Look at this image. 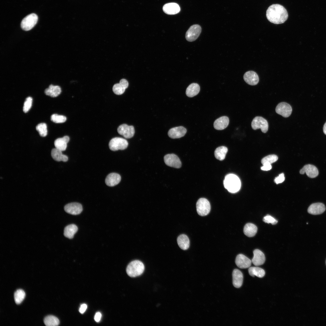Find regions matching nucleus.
Segmentation results:
<instances>
[{
	"label": "nucleus",
	"mask_w": 326,
	"mask_h": 326,
	"mask_svg": "<svg viewBox=\"0 0 326 326\" xmlns=\"http://www.w3.org/2000/svg\"><path fill=\"white\" fill-rule=\"evenodd\" d=\"M266 16L271 23L279 24L284 23L287 19L288 14L283 6L278 4L269 6L266 11Z\"/></svg>",
	"instance_id": "f257e3e1"
},
{
	"label": "nucleus",
	"mask_w": 326,
	"mask_h": 326,
	"mask_svg": "<svg viewBox=\"0 0 326 326\" xmlns=\"http://www.w3.org/2000/svg\"><path fill=\"white\" fill-rule=\"evenodd\" d=\"M223 184L225 188L231 193L237 192L241 186L239 178L236 175L232 174H229L225 176Z\"/></svg>",
	"instance_id": "f03ea898"
},
{
	"label": "nucleus",
	"mask_w": 326,
	"mask_h": 326,
	"mask_svg": "<svg viewBox=\"0 0 326 326\" xmlns=\"http://www.w3.org/2000/svg\"><path fill=\"white\" fill-rule=\"evenodd\" d=\"M145 269L143 264L139 260H134L130 262L126 269V273L129 276L135 277L142 273Z\"/></svg>",
	"instance_id": "7ed1b4c3"
},
{
	"label": "nucleus",
	"mask_w": 326,
	"mask_h": 326,
	"mask_svg": "<svg viewBox=\"0 0 326 326\" xmlns=\"http://www.w3.org/2000/svg\"><path fill=\"white\" fill-rule=\"evenodd\" d=\"M38 19L37 15L34 13L29 14L22 21L21 23V28L24 30L28 31L31 29L37 24Z\"/></svg>",
	"instance_id": "20e7f679"
},
{
	"label": "nucleus",
	"mask_w": 326,
	"mask_h": 326,
	"mask_svg": "<svg viewBox=\"0 0 326 326\" xmlns=\"http://www.w3.org/2000/svg\"><path fill=\"white\" fill-rule=\"evenodd\" d=\"M196 208L197 213L199 215L204 216L209 213L211 209L210 205L207 199L200 198L197 202Z\"/></svg>",
	"instance_id": "39448f33"
},
{
	"label": "nucleus",
	"mask_w": 326,
	"mask_h": 326,
	"mask_svg": "<svg viewBox=\"0 0 326 326\" xmlns=\"http://www.w3.org/2000/svg\"><path fill=\"white\" fill-rule=\"evenodd\" d=\"M128 145L127 141L126 139L120 137H115L110 141L109 146L110 149L113 151L126 149Z\"/></svg>",
	"instance_id": "423d86ee"
},
{
	"label": "nucleus",
	"mask_w": 326,
	"mask_h": 326,
	"mask_svg": "<svg viewBox=\"0 0 326 326\" xmlns=\"http://www.w3.org/2000/svg\"><path fill=\"white\" fill-rule=\"evenodd\" d=\"M251 126L254 130L260 129L264 133H266L268 130V123L265 119L261 117L257 116L254 117L251 122Z\"/></svg>",
	"instance_id": "0eeeda50"
},
{
	"label": "nucleus",
	"mask_w": 326,
	"mask_h": 326,
	"mask_svg": "<svg viewBox=\"0 0 326 326\" xmlns=\"http://www.w3.org/2000/svg\"><path fill=\"white\" fill-rule=\"evenodd\" d=\"M201 31V28L198 24H194L190 27L186 32L185 37L189 42L196 40L199 37Z\"/></svg>",
	"instance_id": "6e6552de"
},
{
	"label": "nucleus",
	"mask_w": 326,
	"mask_h": 326,
	"mask_svg": "<svg viewBox=\"0 0 326 326\" xmlns=\"http://www.w3.org/2000/svg\"><path fill=\"white\" fill-rule=\"evenodd\" d=\"M164 161L168 166L175 168L181 167V163L178 157L174 154H168L165 156Z\"/></svg>",
	"instance_id": "1a4fd4ad"
},
{
	"label": "nucleus",
	"mask_w": 326,
	"mask_h": 326,
	"mask_svg": "<svg viewBox=\"0 0 326 326\" xmlns=\"http://www.w3.org/2000/svg\"><path fill=\"white\" fill-rule=\"evenodd\" d=\"M275 110L277 114L283 117H287L291 114L292 109L289 104L285 102H282L277 105Z\"/></svg>",
	"instance_id": "9d476101"
},
{
	"label": "nucleus",
	"mask_w": 326,
	"mask_h": 326,
	"mask_svg": "<svg viewBox=\"0 0 326 326\" xmlns=\"http://www.w3.org/2000/svg\"><path fill=\"white\" fill-rule=\"evenodd\" d=\"M117 131L119 134L127 139L132 137L135 133L134 127L126 124L120 125L118 127Z\"/></svg>",
	"instance_id": "9b49d317"
},
{
	"label": "nucleus",
	"mask_w": 326,
	"mask_h": 326,
	"mask_svg": "<svg viewBox=\"0 0 326 326\" xmlns=\"http://www.w3.org/2000/svg\"><path fill=\"white\" fill-rule=\"evenodd\" d=\"M65 211L67 213L73 215L80 214L82 211V205L78 203H72L66 205L64 207Z\"/></svg>",
	"instance_id": "f8f14e48"
},
{
	"label": "nucleus",
	"mask_w": 326,
	"mask_h": 326,
	"mask_svg": "<svg viewBox=\"0 0 326 326\" xmlns=\"http://www.w3.org/2000/svg\"><path fill=\"white\" fill-rule=\"evenodd\" d=\"M299 172L301 174L305 173L308 177L311 178H315L318 174V171L316 167L311 164L304 165L300 170Z\"/></svg>",
	"instance_id": "ddd939ff"
},
{
	"label": "nucleus",
	"mask_w": 326,
	"mask_h": 326,
	"mask_svg": "<svg viewBox=\"0 0 326 326\" xmlns=\"http://www.w3.org/2000/svg\"><path fill=\"white\" fill-rule=\"evenodd\" d=\"M251 261L245 255L239 254L237 255L235 260L236 265L239 268L245 269L250 267Z\"/></svg>",
	"instance_id": "4468645a"
},
{
	"label": "nucleus",
	"mask_w": 326,
	"mask_h": 326,
	"mask_svg": "<svg viewBox=\"0 0 326 326\" xmlns=\"http://www.w3.org/2000/svg\"><path fill=\"white\" fill-rule=\"evenodd\" d=\"M187 132L186 129L183 126L171 129L168 132V136L172 139H177L184 136Z\"/></svg>",
	"instance_id": "2eb2a0df"
},
{
	"label": "nucleus",
	"mask_w": 326,
	"mask_h": 326,
	"mask_svg": "<svg viewBox=\"0 0 326 326\" xmlns=\"http://www.w3.org/2000/svg\"><path fill=\"white\" fill-rule=\"evenodd\" d=\"M243 78L245 82L251 85H255L258 83L259 78L257 73L254 71H250L244 74Z\"/></svg>",
	"instance_id": "dca6fc26"
},
{
	"label": "nucleus",
	"mask_w": 326,
	"mask_h": 326,
	"mask_svg": "<svg viewBox=\"0 0 326 326\" xmlns=\"http://www.w3.org/2000/svg\"><path fill=\"white\" fill-rule=\"evenodd\" d=\"M325 209V206L323 203H315L312 204L309 206L308 209V212L311 214L318 215L323 213Z\"/></svg>",
	"instance_id": "f3484780"
},
{
	"label": "nucleus",
	"mask_w": 326,
	"mask_h": 326,
	"mask_svg": "<svg viewBox=\"0 0 326 326\" xmlns=\"http://www.w3.org/2000/svg\"><path fill=\"white\" fill-rule=\"evenodd\" d=\"M129 85L127 81L125 79L120 80L119 83L115 84L113 87V91L114 94L121 95L123 94Z\"/></svg>",
	"instance_id": "a211bd4d"
},
{
	"label": "nucleus",
	"mask_w": 326,
	"mask_h": 326,
	"mask_svg": "<svg viewBox=\"0 0 326 326\" xmlns=\"http://www.w3.org/2000/svg\"><path fill=\"white\" fill-rule=\"evenodd\" d=\"M254 256L252 262L255 266H258L263 264L265 260V257L264 253L260 250L256 249L253 251Z\"/></svg>",
	"instance_id": "6ab92c4d"
},
{
	"label": "nucleus",
	"mask_w": 326,
	"mask_h": 326,
	"mask_svg": "<svg viewBox=\"0 0 326 326\" xmlns=\"http://www.w3.org/2000/svg\"><path fill=\"white\" fill-rule=\"evenodd\" d=\"M163 10L167 14L173 15L178 13L180 8L178 4L171 2L165 4L163 7Z\"/></svg>",
	"instance_id": "aec40b11"
},
{
	"label": "nucleus",
	"mask_w": 326,
	"mask_h": 326,
	"mask_svg": "<svg viewBox=\"0 0 326 326\" xmlns=\"http://www.w3.org/2000/svg\"><path fill=\"white\" fill-rule=\"evenodd\" d=\"M232 276L234 286L236 288L240 287L242 285L243 279L242 272L238 269H235L233 271Z\"/></svg>",
	"instance_id": "412c9836"
},
{
	"label": "nucleus",
	"mask_w": 326,
	"mask_h": 326,
	"mask_svg": "<svg viewBox=\"0 0 326 326\" xmlns=\"http://www.w3.org/2000/svg\"><path fill=\"white\" fill-rule=\"evenodd\" d=\"M121 177L118 174L112 173L109 174L106 177L105 182L110 187H113L118 184L120 182Z\"/></svg>",
	"instance_id": "4be33fe9"
},
{
	"label": "nucleus",
	"mask_w": 326,
	"mask_h": 326,
	"mask_svg": "<svg viewBox=\"0 0 326 326\" xmlns=\"http://www.w3.org/2000/svg\"><path fill=\"white\" fill-rule=\"evenodd\" d=\"M229 123V119L228 117L225 116L221 117L214 121V127L216 129L222 130L227 127Z\"/></svg>",
	"instance_id": "5701e85b"
},
{
	"label": "nucleus",
	"mask_w": 326,
	"mask_h": 326,
	"mask_svg": "<svg viewBox=\"0 0 326 326\" xmlns=\"http://www.w3.org/2000/svg\"><path fill=\"white\" fill-rule=\"evenodd\" d=\"M69 140V138L68 136H65L63 137L59 138L56 139L54 142L55 146L56 148L62 151L66 150L67 146V143Z\"/></svg>",
	"instance_id": "b1692460"
},
{
	"label": "nucleus",
	"mask_w": 326,
	"mask_h": 326,
	"mask_svg": "<svg viewBox=\"0 0 326 326\" xmlns=\"http://www.w3.org/2000/svg\"><path fill=\"white\" fill-rule=\"evenodd\" d=\"M51 155L52 158L56 161L66 162L68 159V156L62 154V151L56 148L52 149Z\"/></svg>",
	"instance_id": "393cba45"
},
{
	"label": "nucleus",
	"mask_w": 326,
	"mask_h": 326,
	"mask_svg": "<svg viewBox=\"0 0 326 326\" xmlns=\"http://www.w3.org/2000/svg\"><path fill=\"white\" fill-rule=\"evenodd\" d=\"M61 92L60 87L58 85H50L48 88L45 90V93L47 95L52 97H56L60 94Z\"/></svg>",
	"instance_id": "a878e982"
},
{
	"label": "nucleus",
	"mask_w": 326,
	"mask_h": 326,
	"mask_svg": "<svg viewBox=\"0 0 326 326\" xmlns=\"http://www.w3.org/2000/svg\"><path fill=\"white\" fill-rule=\"evenodd\" d=\"M257 228L254 224L249 223L245 226L243 232L244 234L248 237L254 236L257 232Z\"/></svg>",
	"instance_id": "bb28decb"
},
{
	"label": "nucleus",
	"mask_w": 326,
	"mask_h": 326,
	"mask_svg": "<svg viewBox=\"0 0 326 326\" xmlns=\"http://www.w3.org/2000/svg\"><path fill=\"white\" fill-rule=\"evenodd\" d=\"M179 246L182 249L186 250L190 246V241L188 237L185 234L180 235L177 239Z\"/></svg>",
	"instance_id": "cd10ccee"
},
{
	"label": "nucleus",
	"mask_w": 326,
	"mask_h": 326,
	"mask_svg": "<svg viewBox=\"0 0 326 326\" xmlns=\"http://www.w3.org/2000/svg\"><path fill=\"white\" fill-rule=\"evenodd\" d=\"M200 91V87L199 85L196 83H193L187 88L186 94L187 96L191 97L197 95Z\"/></svg>",
	"instance_id": "c85d7f7f"
},
{
	"label": "nucleus",
	"mask_w": 326,
	"mask_h": 326,
	"mask_svg": "<svg viewBox=\"0 0 326 326\" xmlns=\"http://www.w3.org/2000/svg\"><path fill=\"white\" fill-rule=\"evenodd\" d=\"M78 229V227L75 225H69L65 227L64 231V235L65 237L69 239L72 238L77 231Z\"/></svg>",
	"instance_id": "c756f323"
},
{
	"label": "nucleus",
	"mask_w": 326,
	"mask_h": 326,
	"mask_svg": "<svg viewBox=\"0 0 326 326\" xmlns=\"http://www.w3.org/2000/svg\"><path fill=\"white\" fill-rule=\"evenodd\" d=\"M227 148L224 146H221L217 148L214 152L216 158L220 161L223 160L228 152Z\"/></svg>",
	"instance_id": "7c9ffc66"
},
{
	"label": "nucleus",
	"mask_w": 326,
	"mask_h": 326,
	"mask_svg": "<svg viewBox=\"0 0 326 326\" xmlns=\"http://www.w3.org/2000/svg\"><path fill=\"white\" fill-rule=\"evenodd\" d=\"M249 273L250 276L254 277L256 276L259 278L263 277L265 274V271L262 268L258 267H251L248 269Z\"/></svg>",
	"instance_id": "2f4dec72"
},
{
	"label": "nucleus",
	"mask_w": 326,
	"mask_h": 326,
	"mask_svg": "<svg viewBox=\"0 0 326 326\" xmlns=\"http://www.w3.org/2000/svg\"><path fill=\"white\" fill-rule=\"evenodd\" d=\"M44 322L47 326H56L59 323V319L56 317L49 315L46 317L44 319Z\"/></svg>",
	"instance_id": "473e14b6"
},
{
	"label": "nucleus",
	"mask_w": 326,
	"mask_h": 326,
	"mask_svg": "<svg viewBox=\"0 0 326 326\" xmlns=\"http://www.w3.org/2000/svg\"><path fill=\"white\" fill-rule=\"evenodd\" d=\"M25 296L24 291L21 289L17 290L14 293V301L17 304H20L24 299Z\"/></svg>",
	"instance_id": "72a5a7b5"
},
{
	"label": "nucleus",
	"mask_w": 326,
	"mask_h": 326,
	"mask_svg": "<svg viewBox=\"0 0 326 326\" xmlns=\"http://www.w3.org/2000/svg\"><path fill=\"white\" fill-rule=\"evenodd\" d=\"M37 130L39 132L40 136H46L47 134L46 124L45 123H41L38 124L36 127Z\"/></svg>",
	"instance_id": "f704fd0d"
},
{
	"label": "nucleus",
	"mask_w": 326,
	"mask_h": 326,
	"mask_svg": "<svg viewBox=\"0 0 326 326\" xmlns=\"http://www.w3.org/2000/svg\"><path fill=\"white\" fill-rule=\"evenodd\" d=\"M50 119L52 121L56 123H63L66 120V118L65 116L56 114L52 115Z\"/></svg>",
	"instance_id": "c9c22d12"
},
{
	"label": "nucleus",
	"mask_w": 326,
	"mask_h": 326,
	"mask_svg": "<svg viewBox=\"0 0 326 326\" xmlns=\"http://www.w3.org/2000/svg\"><path fill=\"white\" fill-rule=\"evenodd\" d=\"M278 159V157L275 155H267L261 160V163L263 165L265 163L271 164L276 161Z\"/></svg>",
	"instance_id": "e433bc0d"
},
{
	"label": "nucleus",
	"mask_w": 326,
	"mask_h": 326,
	"mask_svg": "<svg viewBox=\"0 0 326 326\" xmlns=\"http://www.w3.org/2000/svg\"><path fill=\"white\" fill-rule=\"evenodd\" d=\"M32 102V98L30 97H27L24 103L23 111L25 113H27L30 109Z\"/></svg>",
	"instance_id": "4c0bfd02"
},
{
	"label": "nucleus",
	"mask_w": 326,
	"mask_h": 326,
	"mask_svg": "<svg viewBox=\"0 0 326 326\" xmlns=\"http://www.w3.org/2000/svg\"><path fill=\"white\" fill-rule=\"evenodd\" d=\"M263 221L265 223H271L272 225L276 224L278 222L277 220L269 215H267L264 217Z\"/></svg>",
	"instance_id": "58836bf2"
},
{
	"label": "nucleus",
	"mask_w": 326,
	"mask_h": 326,
	"mask_svg": "<svg viewBox=\"0 0 326 326\" xmlns=\"http://www.w3.org/2000/svg\"><path fill=\"white\" fill-rule=\"evenodd\" d=\"M284 180V174L283 173H282L280 174L278 177L275 178L274 181L276 184H278L283 182Z\"/></svg>",
	"instance_id": "ea45409f"
},
{
	"label": "nucleus",
	"mask_w": 326,
	"mask_h": 326,
	"mask_svg": "<svg viewBox=\"0 0 326 326\" xmlns=\"http://www.w3.org/2000/svg\"><path fill=\"white\" fill-rule=\"evenodd\" d=\"M271 168L270 164L265 163L263 164V166L261 167V169L262 170L264 171H268L270 170Z\"/></svg>",
	"instance_id": "a19ab883"
},
{
	"label": "nucleus",
	"mask_w": 326,
	"mask_h": 326,
	"mask_svg": "<svg viewBox=\"0 0 326 326\" xmlns=\"http://www.w3.org/2000/svg\"><path fill=\"white\" fill-rule=\"evenodd\" d=\"M87 307V305L86 304H82L79 309V312L82 314L83 313L86 311Z\"/></svg>",
	"instance_id": "79ce46f5"
},
{
	"label": "nucleus",
	"mask_w": 326,
	"mask_h": 326,
	"mask_svg": "<svg viewBox=\"0 0 326 326\" xmlns=\"http://www.w3.org/2000/svg\"><path fill=\"white\" fill-rule=\"evenodd\" d=\"M101 314L100 312H97L96 313L95 315L94 319L95 321L97 322H98L100 321L101 320Z\"/></svg>",
	"instance_id": "37998d69"
},
{
	"label": "nucleus",
	"mask_w": 326,
	"mask_h": 326,
	"mask_svg": "<svg viewBox=\"0 0 326 326\" xmlns=\"http://www.w3.org/2000/svg\"><path fill=\"white\" fill-rule=\"evenodd\" d=\"M323 131L325 135H326V122L325 123V124H324V125L323 128Z\"/></svg>",
	"instance_id": "c03bdc74"
},
{
	"label": "nucleus",
	"mask_w": 326,
	"mask_h": 326,
	"mask_svg": "<svg viewBox=\"0 0 326 326\" xmlns=\"http://www.w3.org/2000/svg\"></svg>",
	"instance_id": "a18cd8bd"
}]
</instances>
